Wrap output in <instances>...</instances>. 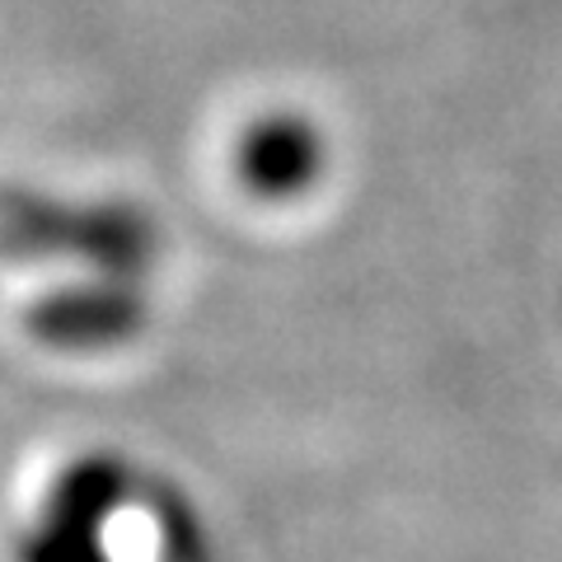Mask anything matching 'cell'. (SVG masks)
<instances>
[{
	"instance_id": "1",
	"label": "cell",
	"mask_w": 562,
	"mask_h": 562,
	"mask_svg": "<svg viewBox=\"0 0 562 562\" xmlns=\"http://www.w3.org/2000/svg\"><path fill=\"white\" fill-rule=\"evenodd\" d=\"M14 235L33 249H66L90 258L109 277H136L160 249V231L146 211L103 202V206H24L10 221Z\"/></svg>"
},
{
	"instance_id": "2",
	"label": "cell",
	"mask_w": 562,
	"mask_h": 562,
	"mask_svg": "<svg viewBox=\"0 0 562 562\" xmlns=\"http://www.w3.org/2000/svg\"><path fill=\"white\" fill-rule=\"evenodd\" d=\"M132 497V473L113 454H90L52 492L47 520L33 535L24 562H109L103 520Z\"/></svg>"
},
{
	"instance_id": "3",
	"label": "cell",
	"mask_w": 562,
	"mask_h": 562,
	"mask_svg": "<svg viewBox=\"0 0 562 562\" xmlns=\"http://www.w3.org/2000/svg\"><path fill=\"white\" fill-rule=\"evenodd\" d=\"M324 169H328V140L319 122L295 109H272L254 117L235 146L239 183L262 202L305 198L324 179Z\"/></svg>"
},
{
	"instance_id": "4",
	"label": "cell",
	"mask_w": 562,
	"mask_h": 562,
	"mask_svg": "<svg viewBox=\"0 0 562 562\" xmlns=\"http://www.w3.org/2000/svg\"><path fill=\"white\" fill-rule=\"evenodd\" d=\"M150 310L140 301L132 277H103L90 286L61 291L38 310V333L57 347H76V351H103V347H122L146 328Z\"/></svg>"
},
{
	"instance_id": "5",
	"label": "cell",
	"mask_w": 562,
	"mask_h": 562,
	"mask_svg": "<svg viewBox=\"0 0 562 562\" xmlns=\"http://www.w3.org/2000/svg\"><path fill=\"white\" fill-rule=\"evenodd\" d=\"M165 558L169 562H202L206 558V543H202V530H198V520H192V512L183 502H169L165 506Z\"/></svg>"
}]
</instances>
